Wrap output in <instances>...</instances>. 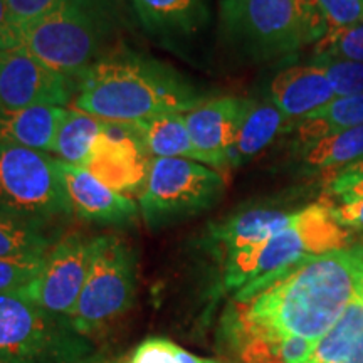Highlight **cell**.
Wrapping results in <instances>:
<instances>
[{"label": "cell", "instance_id": "obj_1", "mask_svg": "<svg viewBox=\"0 0 363 363\" xmlns=\"http://www.w3.org/2000/svg\"><path fill=\"white\" fill-rule=\"evenodd\" d=\"M363 291V247L313 257L249 298L234 299L224 320L225 337L318 342Z\"/></svg>", "mask_w": 363, "mask_h": 363}, {"label": "cell", "instance_id": "obj_2", "mask_svg": "<svg viewBox=\"0 0 363 363\" xmlns=\"http://www.w3.org/2000/svg\"><path fill=\"white\" fill-rule=\"evenodd\" d=\"M203 94L172 66L140 54L115 51L79 78L72 108L104 121L148 120L187 113Z\"/></svg>", "mask_w": 363, "mask_h": 363}, {"label": "cell", "instance_id": "obj_3", "mask_svg": "<svg viewBox=\"0 0 363 363\" xmlns=\"http://www.w3.org/2000/svg\"><path fill=\"white\" fill-rule=\"evenodd\" d=\"M128 26L123 0H62L19 29V48L62 74L79 79L115 52Z\"/></svg>", "mask_w": 363, "mask_h": 363}, {"label": "cell", "instance_id": "obj_4", "mask_svg": "<svg viewBox=\"0 0 363 363\" xmlns=\"http://www.w3.org/2000/svg\"><path fill=\"white\" fill-rule=\"evenodd\" d=\"M348 244L350 230L338 224L330 202L321 199L294 212L291 222L262 246L224 259V284L238 289L234 299L249 298L293 267Z\"/></svg>", "mask_w": 363, "mask_h": 363}, {"label": "cell", "instance_id": "obj_5", "mask_svg": "<svg viewBox=\"0 0 363 363\" xmlns=\"http://www.w3.org/2000/svg\"><path fill=\"white\" fill-rule=\"evenodd\" d=\"M328 26L316 0H220L219 35L251 61H271L318 43Z\"/></svg>", "mask_w": 363, "mask_h": 363}, {"label": "cell", "instance_id": "obj_6", "mask_svg": "<svg viewBox=\"0 0 363 363\" xmlns=\"http://www.w3.org/2000/svg\"><path fill=\"white\" fill-rule=\"evenodd\" d=\"M94 347L71 325L22 291L0 294V363H88Z\"/></svg>", "mask_w": 363, "mask_h": 363}, {"label": "cell", "instance_id": "obj_7", "mask_svg": "<svg viewBox=\"0 0 363 363\" xmlns=\"http://www.w3.org/2000/svg\"><path fill=\"white\" fill-rule=\"evenodd\" d=\"M0 216L48 229L74 216L59 172V158L0 143Z\"/></svg>", "mask_w": 363, "mask_h": 363}, {"label": "cell", "instance_id": "obj_8", "mask_svg": "<svg viewBox=\"0 0 363 363\" xmlns=\"http://www.w3.org/2000/svg\"><path fill=\"white\" fill-rule=\"evenodd\" d=\"M138 284V256L128 240L115 234L93 239V254L84 286L69 321L89 335L115 323L133 306Z\"/></svg>", "mask_w": 363, "mask_h": 363}, {"label": "cell", "instance_id": "obj_9", "mask_svg": "<svg viewBox=\"0 0 363 363\" xmlns=\"http://www.w3.org/2000/svg\"><path fill=\"white\" fill-rule=\"evenodd\" d=\"M224 187V177L201 162L152 158L138 194L140 214L150 229H165L216 206Z\"/></svg>", "mask_w": 363, "mask_h": 363}, {"label": "cell", "instance_id": "obj_10", "mask_svg": "<svg viewBox=\"0 0 363 363\" xmlns=\"http://www.w3.org/2000/svg\"><path fill=\"white\" fill-rule=\"evenodd\" d=\"M91 254L93 239L81 233L62 235L49 249L39 274L19 291L51 315L69 318L88 276Z\"/></svg>", "mask_w": 363, "mask_h": 363}, {"label": "cell", "instance_id": "obj_11", "mask_svg": "<svg viewBox=\"0 0 363 363\" xmlns=\"http://www.w3.org/2000/svg\"><path fill=\"white\" fill-rule=\"evenodd\" d=\"M79 79L62 74L22 48L0 54V106L24 110L59 106L74 101Z\"/></svg>", "mask_w": 363, "mask_h": 363}, {"label": "cell", "instance_id": "obj_12", "mask_svg": "<svg viewBox=\"0 0 363 363\" xmlns=\"http://www.w3.org/2000/svg\"><path fill=\"white\" fill-rule=\"evenodd\" d=\"M150 160L135 123L104 121L83 167L104 185L130 197L142 190Z\"/></svg>", "mask_w": 363, "mask_h": 363}, {"label": "cell", "instance_id": "obj_13", "mask_svg": "<svg viewBox=\"0 0 363 363\" xmlns=\"http://www.w3.org/2000/svg\"><path fill=\"white\" fill-rule=\"evenodd\" d=\"M249 99L238 96L207 98L184 113L199 162L212 169L229 167V153L246 115Z\"/></svg>", "mask_w": 363, "mask_h": 363}, {"label": "cell", "instance_id": "obj_14", "mask_svg": "<svg viewBox=\"0 0 363 363\" xmlns=\"http://www.w3.org/2000/svg\"><path fill=\"white\" fill-rule=\"evenodd\" d=\"M59 172L79 219L99 225H131L138 219L140 207L133 199L104 185L84 167L59 160Z\"/></svg>", "mask_w": 363, "mask_h": 363}, {"label": "cell", "instance_id": "obj_15", "mask_svg": "<svg viewBox=\"0 0 363 363\" xmlns=\"http://www.w3.org/2000/svg\"><path fill=\"white\" fill-rule=\"evenodd\" d=\"M145 30L165 44L187 43L207 26V0H131Z\"/></svg>", "mask_w": 363, "mask_h": 363}, {"label": "cell", "instance_id": "obj_16", "mask_svg": "<svg viewBox=\"0 0 363 363\" xmlns=\"http://www.w3.org/2000/svg\"><path fill=\"white\" fill-rule=\"evenodd\" d=\"M294 212L271 207L249 208L212 225L208 229V240L217 251L224 254V259L254 251L284 229L291 222Z\"/></svg>", "mask_w": 363, "mask_h": 363}, {"label": "cell", "instance_id": "obj_17", "mask_svg": "<svg viewBox=\"0 0 363 363\" xmlns=\"http://www.w3.org/2000/svg\"><path fill=\"white\" fill-rule=\"evenodd\" d=\"M269 98L279 108L288 121L299 120L333 101L331 88L325 71L316 65L291 66L281 71L271 83Z\"/></svg>", "mask_w": 363, "mask_h": 363}, {"label": "cell", "instance_id": "obj_18", "mask_svg": "<svg viewBox=\"0 0 363 363\" xmlns=\"http://www.w3.org/2000/svg\"><path fill=\"white\" fill-rule=\"evenodd\" d=\"M66 108L33 106L7 110L0 106V143L51 153Z\"/></svg>", "mask_w": 363, "mask_h": 363}, {"label": "cell", "instance_id": "obj_19", "mask_svg": "<svg viewBox=\"0 0 363 363\" xmlns=\"http://www.w3.org/2000/svg\"><path fill=\"white\" fill-rule=\"evenodd\" d=\"M286 120L271 98L249 99L246 115L239 126L235 142L229 153V167H239L257 157L286 128Z\"/></svg>", "mask_w": 363, "mask_h": 363}, {"label": "cell", "instance_id": "obj_20", "mask_svg": "<svg viewBox=\"0 0 363 363\" xmlns=\"http://www.w3.org/2000/svg\"><path fill=\"white\" fill-rule=\"evenodd\" d=\"M306 363H363V291L318 340Z\"/></svg>", "mask_w": 363, "mask_h": 363}, {"label": "cell", "instance_id": "obj_21", "mask_svg": "<svg viewBox=\"0 0 363 363\" xmlns=\"http://www.w3.org/2000/svg\"><path fill=\"white\" fill-rule=\"evenodd\" d=\"M363 125V93L335 98L326 106L310 113L294 123L299 143H315L331 135L357 128Z\"/></svg>", "mask_w": 363, "mask_h": 363}, {"label": "cell", "instance_id": "obj_22", "mask_svg": "<svg viewBox=\"0 0 363 363\" xmlns=\"http://www.w3.org/2000/svg\"><path fill=\"white\" fill-rule=\"evenodd\" d=\"M152 158H190L199 162L185 118L180 113L133 121Z\"/></svg>", "mask_w": 363, "mask_h": 363}, {"label": "cell", "instance_id": "obj_23", "mask_svg": "<svg viewBox=\"0 0 363 363\" xmlns=\"http://www.w3.org/2000/svg\"><path fill=\"white\" fill-rule=\"evenodd\" d=\"M103 126L104 120L76 108H66L57 126L51 153L57 155L61 162L83 167Z\"/></svg>", "mask_w": 363, "mask_h": 363}, {"label": "cell", "instance_id": "obj_24", "mask_svg": "<svg viewBox=\"0 0 363 363\" xmlns=\"http://www.w3.org/2000/svg\"><path fill=\"white\" fill-rule=\"evenodd\" d=\"M363 158V125L331 135L303 147V162L306 169L325 172V175L342 170Z\"/></svg>", "mask_w": 363, "mask_h": 363}, {"label": "cell", "instance_id": "obj_25", "mask_svg": "<svg viewBox=\"0 0 363 363\" xmlns=\"http://www.w3.org/2000/svg\"><path fill=\"white\" fill-rule=\"evenodd\" d=\"M242 363H306L316 342L289 337L267 340L257 337L229 338Z\"/></svg>", "mask_w": 363, "mask_h": 363}, {"label": "cell", "instance_id": "obj_26", "mask_svg": "<svg viewBox=\"0 0 363 363\" xmlns=\"http://www.w3.org/2000/svg\"><path fill=\"white\" fill-rule=\"evenodd\" d=\"M54 242L52 229L0 216V257L48 254Z\"/></svg>", "mask_w": 363, "mask_h": 363}, {"label": "cell", "instance_id": "obj_27", "mask_svg": "<svg viewBox=\"0 0 363 363\" xmlns=\"http://www.w3.org/2000/svg\"><path fill=\"white\" fill-rule=\"evenodd\" d=\"M313 65L325 71L337 98L363 93V62L315 56Z\"/></svg>", "mask_w": 363, "mask_h": 363}, {"label": "cell", "instance_id": "obj_28", "mask_svg": "<svg viewBox=\"0 0 363 363\" xmlns=\"http://www.w3.org/2000/svg\"><path fill=\"white\" fill-rule=\"evenodd\" d=\"M315 56L363 62V21L347 29L326 34L316 43Z\"/></svg>", "mask_w": 363, "mask_h": 363}, {"label": "cell", "instance_id": "obj_29", "mask_svg": "<svg viewBox=\"0 0 363 363\" xmlns=\"http://www.w3.org/2000/svg\"><path fill=\"white\" fill-rule=\"evenodd\" d=\"M48 254L0 257V294L19 291L39 274Z\"/></svg>", "mask_w": 363, "mask_h": 363}, {"label": "cell", "instance_id": "obj_30", "mask_svg": "<svg viewBox=\"0 0 363 363\" xmlns=\"http://www.w3.org/2000/svg\"><path fill=\"white\" fill-rule=\"evenodd\" d=\"M316 2L328 26V33H337L363 21V0H316Z\"/></svg>", "mask_w": 363, "mask_h": 363}, {"label": "cell", "instance_id": "obj_31", "mask_svg": "<svg viewBox=\"0 0 363 363\" xmlns=\"http://www.w3.org/2000/svg\"><path fill=\"white\" fill-rule=\"evenodd\" d=\"M325 199H337L338 203L363 199V169H342L326 175Z\"/></svg>", "mask_w": 363, "mask_h": 363}, {"label": "cell", "instance_id": "obj_32", "mask_svg": "<svg viewBox=\"0 0 363 363\" xmlns=\"http://www.w3.org/2000/svg\"><path fill=\"white\" fill-rule=\"evenodd\" d=\"M179 345L167 338H147L126 363H177Z\"/></svg>", "mask_w": 363, "mask_h": 363}, {"label": "cell", "instance_id": "obj_33", "mask_svg": "<svg viewBox=\"0 0 363 363\" xmlns=\"http://www.w3.org/2000/svg\"><path fill=\"white\" fill-rule=\"evenodd\" d=\"M62 0H6L9 16L17 30L30 22L40 19L52 9H56Z\"/></svg>", "mask_w": 363, "mask_h": 363}, {"label": "cell", "instance_id": "obj_34", "mask_svg": "<svg viewBox=\"0 0 363 363\" xmlns=\"http://www.w3.org/2000/svg\"><path fill=\"white\" fill-rule=\"evenodd\" d=\"M330 207L331 214H333L338 224L345 227V229L363 230V199L338 203V206L330 202Z\"/></svg>", "mask_w": 363, "mask_h": 363}, {"label": "cell", "instance_id": "obj_35", "mask_svg": "<svg viewBox=\"0 0 363 363\" xmlns=\"http://www.w3.org/2000/svg\"><path fill=\"white\" fill-rule=\"evenodd\" d=\"M0 48H19V30L12 24L6 0H0Z\"/></svg>", "mask_w": 363, "mask_h": 363}, {"label": "cell", "instance_id": "obj_36", "mask_svg": "<svg viewBox=\"0 0 363 363\" xmlns=\"http://www.w3.org/2000/svg\"><path fill=\"white\" fill-rule=\"evenodd\" d=\"M177 363H208V358L197 357L194 353L184 350V348H179V352H177Z\"/></svg>", "mask_w": 363, "mask_h": 363}, {"label": "cell", "instance_id": "obj_37", "mask_svg": "<svg viewBox=\"0 0 363 363\" xmlns=\"http://www.w3.org/2000/svg\"><path fill=\"white\" fill-rule=\"evenodd\" d=\"M345 169H363V158H362V160L355 162V163H352V165L345 167Z\"/></svg>", "mask_w": 363, "mask_h": 363}, {"label": "cell", "instance_id": "obj_38", "mask_svg": "<svg viewBox=\"0 0 363 363\" xmlns=\"http://www.w3.org/2000/svg\"><path fill=\"white\" fill-rule=\"evenodd\" d=\"M88 363H110V362H104V360H96V358H93V360L88 362Z\"/></svg>", "mask_w": 363, "mask_h": 363}, {"label": "cell", "instance_id": "obj_39", "mask_svg": "<svg viewBox=\"0 0 363 363\" xmlns=\"http://www.w3.org/2000/svg\"><path fill=\"white\" fill-rule=\"evenodd\" d=\"M4 51H6V49H2V48H0V54H2Z\"/></svg>", "mask_w": 363, "mask_h": 363}, {"label": "cell", "instance_id": "obj_40", "mask_svg": "<svg viewBox=\"0 0 363 363\" xmlns=\"http://www.w3.org/2000/svg\"><path fill=\"white\" fill-rule=\"evenodd\" d=\"M208 363H217V362H214V360H208Z\"/></svg>", "mask_w": 363, "mask_h": 363}]
</instances>
